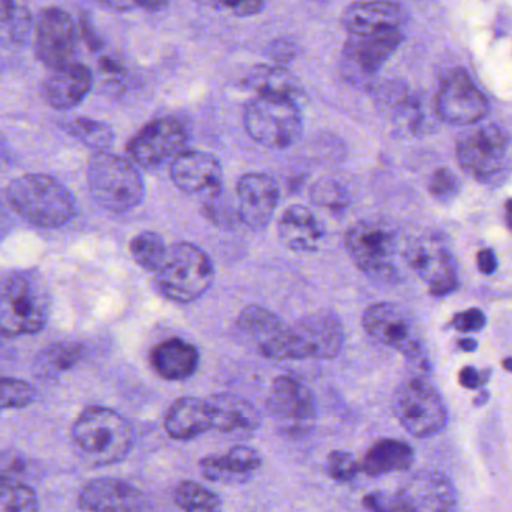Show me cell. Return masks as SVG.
I'll list each match as a JSON object with an SVG mask.
<instances>
[{
	"instance_id": "obj_32",
	"label": "cell",
	"mask_w": 512,
	"mask_h": 512,
	"mask_svg": "<svg viewBox=\"0 0 512 512\" xmlns=\"http://www.w3.org/2000/svg\"><path fill=\"white\" fill-rule=\"evenodd\" d=\"M86 355V347L76 341H64L47 347L38 355L37 373L41 377H55L73 370Z\"/></svg>"
},
{
	"instance_id": "obj_29",
	"label": "cell",
	"mask_w": 512,
	"mask_h": 512,
	"mask_svg": "<svg viewBox=\"0 0 512 512\" xmlns=\"http://www.w3.org/2000/svg\"><path fill=\"white\" fill-rule=\"evenodd\" d=\"M284 326L286 325L281 322L280 317L260 305H248L235 320L239 340L253 347L262 356L277 335L283 331Z\"/></svg>"
},
{
	"instance_id": "obj_40",
	"label": "cell",
	"mask_w": 512,
	"mask_h": 512,
	"mask_svg": "<svg viewBox=\"0 0 512 512\" xmlns=\"http://www.w3.org/2000/svg\"><path fill=\"white\" fill-rule=\"evenodd\" d=\"M202 214L205 215L206 220L223 229H230L235 226V221L239 220L238 211H233L229 200L224 197L223 188L208 194L203 202Z\"/></svg>"
},
{
	"instance_id": "obj_54",
	"label": "cell",
	"mask_w": 512,
	"mask_h": 512,
	"mask_svg": "<svg viewBox=\"0 0 512 512\" xmlns=\"http://www.w3.org/2000/svg\"><path fill=\"white\" fill-rule=\"evenodd\" d=\"M457 346L458 349L463 350V352L466 353H472L478 349V343H476L475 340H472V338H463V340H458Z\"/></svg>"
},
{
	"instance_id": "obj_30",
	"label": "cell",
	"mask_w": 512,
	"mask_h": 512,
	"mask_svg": "<svg viewBox=\"0 0 512 512\" xmlns=\"http://www.w3.org/2000/svg\"><path fill=\"white\" fill-rule=\"evenodd\" d=\"M415 461V451L403 440L380 439L370 446L361 461L362 472L371 478L388 473L406 472Z\"/></svg>"
},
{
	"instance_id": "obj_47",
	"label": "cell",
	"mask_w": 512,
	"mask_h": 512,
	"mask_svg": "<svg viewBox=\"0 0 512 512\" xmlns=\"http://www.w3.org/2000/svg\"><path fill=\"white\" fill-rule=\"evenodd\" d=\"M26 463L14 452H0V473L19 475L25 470Z\"/></svg>"
},
{
	"instance_id": "obj_18",
	"label": "cell",
	"mask_w": 512,
	"mask_h": 512,
	"mask_svg": "<svg viewBox=\"0 0 512 512\" xmlns=\"http://www.w3.org/2000/svg\"><path fill=\"white\" fill-rule=\"evenodd\" d=\"M266 409L287 431H305L319 413L316 395L307 383L295 376L277 377L271 383Z\"/></svg>"
},
{
	"instance_id": "obj_24",
	"label": "cell",
	"mask_w": 512,
	"mask_h": 512,
	"mask_svg": "<svg viewBox=\"0 0 512 512\" xmlns=\"http://www.w3.org/2000/svg\"><path fill=\"white\" fill-rule=\"evenodd\" d=\"M262 455L248 445H236L223 455H208L200 460L202 475L220 485L247 484L262 467Z\"/></svg>"
},
{
	"instance_id": "obj_38",
	"label": "cell",
	"mask_w": 512,
	"mask_h": 512,
	"mask_svg": "<svg viewBox=\"0 0 512 512\" xmlns=\"http://www.w3.org/2000/svg\"><path fill=\"white\" fill-rule=\"evenodd\" d=\"M37 389L32 383L14 377H0V412L25 409L34 403Z\"/></svg>"
},
{
	"instance_id": "obj_51",
	"label": "cell",
	"mask_w": 512,
	"mask_h": 512,
	"mask_svg": "<svg viewBox=\"0 0 512 512\" xmlns=\"http://www.w3.org/2000/svg\"><path fill=\"white\" fill-rule=\"evenodd\" d=\"M13 149L4 133H0V169L10 166L13 163Z\"/></svg>"
},
{
	"instance_id": "obj_9",
	"label": "cell",
	"mask_w": 512,
	"mask_h": 512,
	"mask_svg": "<svg viewBox=\"0 0 512 512\" xmlns=\"http://www.w3.org/2000/svg\"><path fill=\"white\" fill-rule=\"evenodd\" d=\"M392 410L401 427L418 439L436 436L448 425V409L442 395L427 377L419 374L400 383Z\"/></svg>"
},
{
	"instance_id": "obj_16",
	"label": "cell",
	"mask_w": 512,
	"mask_h": 512,
	"mask_svg": "<svg viewBox=\"0 0 512 512\" xmlns=\"http://www.w3.org/2000/svg\"><path fill=\"white\" fill-rule=\"evenodd\" d=\"M436 113L445 124L464 127L481 122L488 101L463 68H452L443 76L436 97Z\"/></svg>"
},
{
	"instance_id": "obj_6",
	"label": "cell",
	"mask_w": 512,
	"mask_h": 512,
	"mask_svg": "<svg viewBox=\"0 0 512 512\" xmlns=\"http://www.w3.org/2000/svg\"><path fill=\"white\" fill-rule=\"evenodd\" d=\"M88 187L95 203L116 214L133 211L145 199V182L136 164L107 151L92 155Z\"/></svg>"
},
{
	"instance_id": "obj_42",
	"label": "cell",
	"mask_w": 512,
	"mask_h": 512,
	"mask_svg": "<svg viewBox=\"0 0 512 512\" xmlns=\"http://www.w3.org/2000/svg\"><path fill=\"white\" fill-rule=\"evenodd\" d=\"M461 182L452 170L437 169L428 182V193L440 203H449L460 194Z\"/></svg>"
},
{
	"instance_id": "obj_12",
	"label": "cell",
	"mask_w": 512,
	"mask_h": 512,
	"mask_svg": "<svg viewBox=\"0 0 512 512\" xmlns=\"http://www.w3.org/2000/svg\"><path fill=\"white\" fill-rule=\"evenodd\" d=\"M407 266L421 278L431 296L445 298L460 287L457 260L445 235L425 232L404 250Z\"/></svg>"
},
{
	"instance_id": "obj_37",
	"label": "cell",
	"mask_w": 512,
	"mask_h": 512,
	"mask_svg": "<svg viewBox=\"0 0 512 512\" xmlns=\"http://www.w3.org/2000/svg\"><path fill=\"white\" fill-rule=\"evenodd\" d=\"M130 253L140 268L155 272L166 257L167 245L160 233L143 230L131 239Z\"/></svg>"
},
{
	"instance_id": "obj_46",
	"label": "cell",
	"mask_w": 512,
	"mask_h": 512,
	"mask_svg": "<svg viewBox=\"0 0 512 512\" xmlns=\"http://www.w3.org/2000/svg\"><path fill=\"white\" fill-rule=\"evenodd\" d=\"M476 268L485 277L496 274L499 268V259L491 248H481L476 254Z\"/></svg>"
},
{
	"instance_id": "obj_45",
	"label": "cell",
	"mask_w": 512,
	"mask_h": 512,
	"mask_svg": "<svg viewBox=\"0 0 512 512\" xmlns=\"http://www.w3.org/2000/svg\"><path fill=\"white\" fill-rule=\"evenodd\" d=\"M488 377H490V370H478L472 365H467V367L461 368L460 373H458V382L463 388L476 391L488 382Z\"/></svg>"
},
{
	"instance_id": "obj_8",
	"label": "cell",
	"mask_w": 512,
	"mask_h": 512,
	"mask_svg": "<svg viewBox=\"0 0 512 512\" xmlns=\"http://www.w3.org/2000/svg\"><path fill=\"white\" fill-rule=\"evenodd\" d=\"M244 127L254 142L268 149L283 151L301 139L304 121L293 98L257 94L245 106Z\"/></svg>"
},
{
	"instance_id": "obj_19",
	"label": "cell",
	"mask_w": 512,
	"mask_h": 512,
	"mask_svg": "<svg viewBox=\"0 0 512 512\" xmlns=\"http://www.w3.org/2000/svg\"><path fill=\"white\" fill-rule=\"evenodd\" d=\"M239 221L253 232L268 229L280 202V188L271 176L247 173L236 185Z\"/></svg>"
},
{
	"instance_id": "obj_7",
	"label": "cell",
	"mask_w": 512,
	"mask_h": 512,
	"mask_svg": "<svg viewBox=\"0 0 512 512\" xmlns=\"http://www.w3.org/2000/svg\"><path fill=\"white\" fill-rule=\"evenodd\" d=\"M344 248L356 268L374 283H397L398 236L388 224L368 220L353 224L344 236Z\"/></svg>"
},
{
	"instance_id": "obj_57",
	"label": "cell",
	"mask_w": 512,
	"mask_h": 512,
	"mask_svg": "<svg viewBox=\"0 0 512 512\" xmlns=\"http://www.w3.org/2000/svg\"><path fill=\"white\" fill-rule=\"evenodd\" d=\"M509 368H511V358L505 359V370L509 371Z\"/></svg>"
},
{
	"instance_id": "obj_5",
	"label": "cell",
	"mask_w": 512,
	"mask_h": 512,
	"mask_svg": "<svg viewBox=\"0 0 512 512\" xmlns=\"http://www.w3.org/2000/svg\"><path fill=\"white\" fill-rule=\"evenodd\" d=\"M161 295L176 304H191L202 298L215 280L211 257L193 242H176L155 271Z\"/></svg>"
},
{
	"instance_id": "obj_43",
	"label": "cell",
	"mask_w": 512,
	"mask_h": 512,
	"mask_svg": "<svg viewBox=\"0 0 512 512\" xmlns=\"http://www.w3.org/2000/svg\"><path fill=\"white\" fill-rule=\"evenodd\" d=\"M202 7L229 13L235 17H253L262 13L265 0H194Z\"/></svg>"
},
{
	"instance_id": "obj_17",
	"label": "cell",
	"mask_w": 512,
	"mask_h": 512,
	"mask_svg": "<svg viewBox=\"0 0 512 512\" xmlns=\"http://www.w3.org/2000/svg\"><path fill=\"white\" fill-rule=\"evenodd\" d=\"M457 490L445 473L424 469L413 473L400 490L391 493V511H454Z\"/></svg>"
},
{
	"instance_id": "obj_49",
	"label": "cell",
	"mask_w": 512,
	"mask_h": 512,
	"mask_svg": "<svg viewBox=\"0 0 512 512\" xmlns=\"http://www.w3.org/2000/svg\"><path fill=\"white\" fill-rule=\"evenodd\" d=\"M269 50H271L269 56H271V59L278 61V64H283L284 61H289L295 56V46L290 44L289 41H277V43L272 44Z\"/></svg>"
},
{
	"instance_id": "obj_2",
	"label": "cell",
	"mask_w": 512,
	"mask_h": 512,
	"mask_svg": "<svg viewBox=\"0 0 512 512\" xmlns=\"http://www.w3.org/2000/svg\"><path fill=\"white\" fill-rule=\"evenodd\" d=\"M11 208L28 223L43 229H59L76 218L77 202L58 179L29 173L13 179L7 188Z\"/></svg>"
},
{
	"instance_id": "obj_14",
	"label": "cell",
	"mask_w": 512,
	"mask_h": 512,
	"mask_svg": "<svg viewBox=\"0 0 512 512\" xmlns=\"http://www.w3.org/2000/svg\"><path fill=\"white\" fill-rule=\"evenodd\" d=\"M187 142L188 130L184 122L167 116L145 125L128 143L127 154L142 169H160L172 163L173 158L184 151Z\"/></svg>"
},
{
	"instance_id": "obj_11",
	"label": "cell",
	"mask_w": 512,
	"mask_h": 512,
	"mask_svg": "<svg viewBox=\"0 0 512 512\" xmlns=\"http://www.w3.org/2000/svg\"><path fill=\"white\" fill-rule=\"evenodd\" d=\"M455 152L461 169L481 184L500 181L508 172L509 137L499 125L470 128L457 140Z\"/></svg>"
},
{
	"instance_id": "obj_26",
	"label": "cell",
	"mask_w": 512,
	"mask_h": 512,
	"mask_svg": "<svg viewBox=\"0 0 512 512\" xmlns=\"http://www.w3.org/2000/svg\"><path fill=\"white\" fill-rule=\"evenodd\" d=\"M406 19V10L397 2L370 0L349 5L343 11L341 25L349 34H367L382 29H403Z\"/></svg>"
},
{
	"instance_id": "obj_48",
	"label": "cell",
	"mask_w": 512,
	"mask_h": 512,
	"mask_svg": "<svg viewBox=\"0 0 512 512\" xmlns=\"http://www.w3.org/2000/svg\"><path fill=\"white\" fill-rule=\"evenodd\" d=\"M362 505L370 511H391V493H383V491H374L367 494L362 499Z\"/></svg>"
},
{
	"instance_id": "obj_50",
	"label": "cell",
	"mask_w": 512,
	"mask_h": 512,
	"mask_svg": "<svg viewBox=\"0 0 512 512\" xmlns=\"http://www.w3.org/2000/svg\"><path fill=\"white\" fill-rule=\"evenodd\" d=\"M92 2L106 8V10L118 11V13H125V11L136 8L134 0H92Z\"/></svg>"
},
{
	"instance_id": "obj_3",
	"label": "cell",
	"mask_w": 512,
	"mask_h": 512,
	"mask_svg": "<svg viewBox=\"0 0 512 512\" xmlns=\"http://www.w3.org/2000/svg\"><path fill=\"white\" fill-rule=\"evenodd\" d=\"M344 346V326L331 310H317L284 326L263 358L272 361L332 359Z\"/></svg>"
},
{
	"instance_id": "obj_1",
	"label": "cell",
	"mask_w": 512,
	"mask_h": 512,
	"mask_svg": "<svg viewBox=\"0 0 512 512\" xmlns=\"http://www.w3.org/2000/svg\"><path fill=\"white\" fill-rule=\"evenodd\" d=\"M52 296L37 271H16L0 280V337L20 338L46 328Z\"/></svg>"
},
{
	"instance_id": "obj_55",
	"label": "cell",
	"mask_w": 512,
	"mask_h": 512,
	"mask_svg": "<svg viewBox=\"0 0 512 512\" xmlns=\"http://www.w3.org/2000/svg\"><path fill=\"white\" fill-rule=\"evenodd\" d=\"M488 398H490V395H488L487 391H481L479 392L478 397L473 400V403H475V406H482V404L487 403Z\"/></svg>"
},
{
	"instance_id": "obj_52",
	"label": "cell",
	"mask_w": 512,
	"mask_h": 512,
	"mask_svg": "<svg viewBox=\"0 0 512 512\" xmlns=\"http://www.w3.org/2000/svg\"><path fill=\"white\" fill-rule=\"evenodd\" d=\"M82 34L83 37H85L86 44H88L89 49H92V52H97L101 47L100 40H98V35L95 34L91 23L85 19H82Z\"/></svg>"
},
{
	"instance_id": "obj_35",
	"label": "cell",
	"mask_w": 512,
	"mask_h": 512,
	"mask_svg": "<svg viewBox=\"0 0 512 512\" xmlns=\"http://www.w3.org/2000/svg\"><path fill=\"white\" fill-rule=\"evenodd\" d=\"M62 130L97 152L109 151L115 143V133L110 125L89 118H74L61 124Z\"/></svg>"
},
{
	"instance_id": "obj_36",
	"label": "cell",
	"mask_w": 512,
	"mask_h": 512,
	"mask_svg": "<svg viewBox=\"0 0 512 512\" xmlns=\"http://www.w3.org/2000/svg\"><path fill=\"white\" fill-rule=\"evenodd\" d=\"M178 508L188 512L218 511L223 506V500L215 491L194 481H182L173 493Z\"/></svg>"
},
{
	"instance_id": "obj_28",
	"label": "cell",
	"mask_w": 512,
	"mask_h": 512,
	"mask_svg": "<svg viewBox=\"0 0 512 512\" xmlns=\"http://www.w3.org/2000/svg\"><path fill=\"white\" fill-rule=\"evenodd\" d=\"M200 353L182 338H169L152 349L151 364L158 376L172 382L190 379L199 368Z\"/></svg>"
},
{
	"instance_id": "obj_53",
	"label": "cell",
	"mask_w": 512,
	"mask_h": 512,
	"mask_svg": "<svg viewBox=\"0 0 512 512\" xmlns=\"http://www.w3.org/2000/svg\"><path fill=\"white\" fill-rule=\"evenodd\" d=\"M134 4H136V7L143 8V10L158 13V11H163L164 8L169 7L170 0H134Z\"/></svg>"
},
{
	"instance_id": "obj_33",
	"label": "cell",
	"mask_w": 512,
	"mask_h": 512,
	"mask_svg": "<svg viewBox=\"0 0 512 512\" xmlns=\"http://www.w3.org/2000/svg\"><path fill=\"white\" fill-rule=\"evenodd\" d=\"M247 83L257 94L287 95L293 100L299 94L298 80L281 65H257L248 74Z\"/></svg>"
},
{
	"instance_id": "obj_23",
	"label": "cell",
	"mask_w": 512,
	"mask_h": 512,
	"mask_svg": "<svg viewBox=\"0 0 512 512\" xmlns=\"http://www.w3.org/2000/svg\"><path fill=\"white\" fill-rule=\"evenodd\" d=\"M94 74L86 65L73 62L56 68L44 82V101L56 110H71L80 106L94 88Z\"/></svg>"
},
{
	"instance_id": "obj_13",
	"label": "cell",
	"mask_w": 512,
	"mask_h": 512,
	"mask_svg": "<svg viewBox=\"0 0 512 512\" xmlns=\"http://www.w3.org/2000/svg\"><path fill=\"white\" fill-rule=\"evenodd\" d=\"M403 41L401 28L349 34V40L343 47V76L355 85L367 83L382 70Z\"/></svg>"
},
{
	"instance_id": "obj_20",
	"label": "cell",
	"mask_w": 512,
	"mask_h": 512,
	"mask_svg": "<svg viewBox=\"0 0 512 512\" xmlns=\"http://www.w3.org/2000/svg\"><path fill=\"white\" fill-rule=\"evenodd\" d=\"M173 184L187 194H208L223 188V167L212 154L182 151L170 163Z\"/></svg>"
},
{
	"instance_id": "obj_31",
	"label": "cell",
	"mask_w": 512,
	"mask_h": 512,
	"mask_svg": "<svg viewBox=\"0 0 512 512\" xmlns=\"http://www.w3.org/2000/svg\"><path fill=\"white\" fill-rule=\"evenodd\" d=\"M34 31V19L26 0H0V47L20 49Z\"/></svg>"
},
{
	"instance_id": "obj_56",
	"label": "cell",
	"mask_w": 512,
	"mask_h": 512,
	"mask_svg": "<svg viewBox=\"0 0 512 512\" xmlns=\"http://www.w3.org/2000/svg\"><path fill=\"white\" fill-rule=\"evenodd\" d=\"M509 215H511V209H509V200H506L505 203V220H506V227H511V218H509Z\"/></svg>"
},
{
	"instance_id": "obj_4",
	"label": "cell",
	"mask_w": 512,
	"mask_h": 512,
	"mask_svg": "<svg viewBox=\"0 0 512 512\" xmlns=\"http://www.w3.org/2000/svg\"><path fill=\"white\" fill-rule=\"evenodd\" d=\"M77 448L98 466L121 463L134 446V430L127 418L104 406H89L73 425Z\"/></svg>"
},
{
	"instance_id": "obj_21",
	"label": "cell",
	"mask_w": 512,
	"mask_h": 512,
	"mask_svg": "<svg viewBox=\"0 0 512 512\" xmlns=\"http://www.w3.org/2000/svg\"><path fill=\"white\" fill-rule=\"evenodd\" d=\"M83 511H146L151 509L148 497L122 479L101 478L88 482L79 494Z\"/></svg>"
},
{
	"instance_id": "obj_25",
	"label": "cell",
	"mask_w": 512,
	"mask_h": 512,
	"mask_svg": "<svg viewBox=\"0 0 512 512\" xmlns=\"http://www.w3.org/2000/svg\"><path fill=\"white\" fill-rule=\"evenodd\" d=\"M277 233L281 245L293 253H316L325 238L319 218L304 205H292L283 212Z\"/></svg>"
},
{
	"instance_id": "obj_22",
	"label": "cell",
	"mask_w": 512,
	"mask_h": 512,
	"mask_svg": "<svg viewBox=\"0 0 512 512\" xmlns=\"http://www.w3.org/2000/svg\"><path fill=\"white\" fill-rule=\"evenodd\" d=\"M211 412L212 430L227 436L247 439L262 424V416L253 403L239 395L220 392L206 398Z\"/></svg>"
},
{
	"instance_id": "obj_34",
	"label": "cell",
	"mask_w": 512,
	"mask_h": 512,
	"mask_svg": "<svg viewBox=\"0 0 512 512\" xmlns=\"http://www.w3.org/2000/svg\"><path fill=\"white\" fill-rule=\"evenodd\" d=\"M40 499L31 485L20 481L17 475L0 473V512H35Z\"/></svg>"
},
{
	"instance_id": "obj_15",
	"label": "cell",
	"mask_w": 512,
	"mask_h": 512,
	"mask_svg": "<svg viewBox=\"0 0 512 512\" xmlns=\"http://www.w3.org/2000/svg\"><path fill=\"white\" fill-rule=\"evenodd\" d=\"M35 55L50 70L73 64L80 34L73 17L61 8H46L34 22Z\"/></svg>"
},
{
	"instance_id": "obj_27",
	"label": "cell",
	"mask_w": 512,
	"mask_h": 512,
	"mask_svg": "<svg viewBox=\"0 0 512 512\" xmlns=\"http://www.w3.org/2000/svg\"><path fill=\"white\" fill-rule=\"evenodd\" d=\"M164 428L172 439L188 442L212 430L206 398L182 397L170 406Z\"/></svg>"
},
{
	"instance_id": "obj_41",
	"label": "cell",
	"mask_w": 512,
	"mask_h": 512,
	"mask_svg": "<svg viewBox=\"0 0 512 512\" xmlns=\"http://www.w3.org/2000/svg\"><path fill=\"white\" fill-rule=\"evenodd\" d=\"M325 470L334 481L350 482L361 472V463L350 452L332 451L326 458Z\"/></svg>"
},
{
	"instance_id": "obj_10",
	"label": "cell",
	"mask_w": 512,
	"mask_h": 512,
	"mask_svg": "<svg viewBox=\"0 0 512 512\" xmlns=\"http://www.w3.org/2000/svg\"><path fill=\"white\" fill-rule=\"evenodd\" d=\"M362 328L380 346L400 353L416 365L427 364L421 326L403 305L395 302L370 305L362 314Z\"/></svg>"
},
{
	"instance_id": "obj_39",
	"label": "cell",
	"mask_w": 512,
	"mask_h": 512,
	"mask_svg": "<svg viewBox=\"0 0 512 512\" xmlns=\"http://www.w3.org/2000/svg\"><path fill=\"white\" fill-rule=\"evenodd\" d=\"M311 200L319 208L329 212H344L350 205L346 188L334 179H320L311 187Z\"/></svg>"
},
{
	"instance_id": "obj_44",
	"label": "cell",
	"mask_w": 512,
	"mask_h": 512,
	"mask_svg": "<svg viewBox=\"0 0 512 512\" xmlns=\"http://www.w3.org/2000/svg\"><path fill=\"white\" fill-rule=\"evenodd\" d=\"M487 322L484 311L479 308H467V310L454 314L449 326L463 334H473V332H481L487 326Z\"/></svg>"
}]
</instances>
